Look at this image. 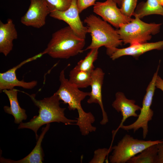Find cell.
Instances as JSON below:
<instances>
[{"label": "cell", "instance_id": "4fadbf2b", "mask_svg": "<svg viewBox=\"0 0 163 163\" xmlns=\"http://www.w3.org/2000/svg\"><path fill=\"white\" fill-rule=\"evenodd\" d=\"M134 100L126 98L123 93L118 92L115 94V99L112 104L113 107L118 112H120L122 116L121 122L115 130L112 131L113 140L116 134L124 122L129 117H138L136 111L140 110L141 107L135 104Z\"/></svg>", "mask_w": 163, "mask_h": 163}, {"label": "cell", "instance_id": "5b68a950", "mask_svg": "<svg viewBox=\"0 0 163 163\" xmlns=\"http://www.w3.org/2000/svg\"><path fill=\"white\" fill-rule=\"evenodd\" d=\"M161 141L139 139L126 134L116 145L112 147L113 152L109 157V161L111 163H127L146 148Z\"/></svg>", "mask_w": 163, "mask_h": 163}, {"label": "cell", "instance_id": "ffe728a7", "mask_svg": "<svg viewBox=\"0 0 163 163\" xmlns=\"http://www.w3.org/2000/svg\"><path fill=\"white\" fill-rule=\"evenodd\" d=\"M158 151V143L152 145L131 158L127 163H156Z\"/></svg>", "mask_w": 163, "mask_h": 163}, {"label": "cell", "instance_id": "277c9868", "mask_svg": "<svg viewBox=\"0 0 163 163\" xmlns=\"http://www.w3.org/2000/svg\"><path fill=\"white\" fill-rule=\"evenodd\" d=\"M128 23L121 24L116 30L124 44L130 45L147 42L160 32L161 24L147 23L137 16Z\"/></svg>", "mask_w": 163, "mask_h": 163}, {"label": "cell", "instance_id": "8992f818", "mask_svg": "<svg viewBox=\"0 0 163 163\" xmlns=\"http://www.w3.org/2000/svg\"><path fill=\"white\" fill-rule=\"evenodd\" d=\"M159 67L160 65H159L156 71L154 74L152 80L146 89V93L142 102V107L137 119L130 125L126 126L123 125L120 128L127 131L133 130L134 133L139 129L142 128L144 139L148 135V123L152 120L154 114L153 111L151 108V106L155 89V81Z\"/></svg>", "mask_w": 163, "mask_h": 163}, {"label": "cell", "instance_id": "cb8c5ba5", "mask_svg": "<svg viewBox=\"0 0 163 163\" xmlns=\"http://www.w3.org/2000/svg\"><path fill=\"white\" fill-rule=\"evenodd\" d=\"M50 5L53 11H64L70 6L72 0H45Z\"/></svg>", "mask_w": 163, "mask_h": 163}, {"label": "cell", "instance_id": "7c38bea8", "mask_svg": "<svg viewBox=\"0 0 163 163\" xmlns=\"http://www.w3.org/2000/svg\"><path fill=\"white\" fill-rule=\"evenodd\" d=\"M104 75V73L100 68H96L92 71L90 85L91 91L89 98L87 101L89 104L96 103L99 105L102 114V119L100 122L102 125H105L108 122V116L104 110L102 100V88Z\"/></svg>", "mask_w": 163, "mask_h": 163}, {"label": "cell", "instance_id": "6da1fadb", "mask_svg": "<svg viewBox=\"0 0 163 163\" xmlns=\"http://www.w3.org/2000/svg\"><path fill=\"white\" fill-rule=\"evenodd\" d=\"M27 95L39 108V114L34 117L27 122L20 123L18 129H31L35 133L37 140L39 137L37 134V131L40 127L44 124L56 122L62 123L66 125H75L76 120L69 119L65 116L64 111L66 108L60 107V100L55 92L50 97L40 100H37L34 94Z\"/></svg>", "mask_w": 163, "mask_h": 163}, {"label": "cell", "instance_id": "83f0119b", "mask_svg": "<svg viewBox=\"0 0 163 163\" xmlns=\"http://www.w3.org/2000/svg\"><path fill=\"white\" fill-rule=\"evenodd\" d=\"M119 7H120L122 0H114Z\"/></svg>", "mask_w": 163, "mask_h": 163}, {"label": "cell", "instance_id": "ac0fdd59", "mask_svg": "<svg viewBox=\"0 0 163 163\" xmlns=\"http://www.w3.org/2000/svg\"><path fill=\"white\" fill-rule=\"evenodd\" d=\"M154 14L163 16V0H147L140 2L137 5L133 16L141 19Z\"/></svg>", "mask_w": 163, "mask_h": 163}, {"label": "cell", "instance_id": "f1b7e54d", "mask_svg": "<svg viewBox=\"0 0 163 163\" xmlns=\"http://www.w3.org/2000/svg\"><path fill=\"white\" fill-rule=\"evenodd\" d=\"M162 140H163V139H162Z\"/></svg>", "mask_w": 163, "mask_h": 163}, {"label": "cell", "instance_id": "2e32d148", "mask_svg": "<svg viewBox=\"0 0 163 163\" xmlns=\"http://www.w3.org/2000/svg\"><path fill=\"white\" fill-rule=\"evenodd\" d=\"M50 123L43 127L42 132L37 139L36 144L32 151L27 156L22 159L14 161L0 157V163H42L44 160V154L41 147V143L44 137L50 128Z\"/></svg>", "mask_w": 163, "mask_h": 163}, {"label": "cell", "instance_id": "7402d4cb", "mask_svg": "<svg viewBox=\"0 0 163 163\" xmlns=\"http://www.w3.org/2000/svg\"><path fill=\"white\" fill-rule=\"evenodd\" d=\"M137 0H122L120 10L125 16L131 18L137 6Z\"/></svg>", "mask_w": 163, "mask_h": 163}, {"label": "cell", "instance_id": "ba28073f", "mask_svg": "<svg viewBox=\"0 0 163 163\" xmlns=\"http://www.w3.org/2000/svg\"><path fill=\"white\" fill-rule=\"evenodd\" d=\"M53 11L45 0H30L28 9L21 18V22L27 26L40 28L45 24L46 17Z\"/></svg>", "mask_w": 163, "mask_h": 163}, {"label": "cell", "instance_id": "8fae6325", "mask_svg": "<svg viewBox=\"0 0 163 163\" xmlns=\"http://www.w3.org/2000/svg\"><path fill=\"white\" fill-rule=\"evenodd\" d=\"M43 54L42 53L29 58L21 62L7 71L0 73V91L2 92L5 89L10 90L15 87H22L24 89H30L37 85V82L34 80L26 82L23 80H19L17 78L16 71L24 65L41 57Z\"/></svg>", "mask_w": 163, "mask_h": 163}, {"label": "cell", "instance_id": "d6986e66", "mask_svg": "<svg viewBox=\"0 0 163 163\" xmlns=\"http://www.w3.org/2000/svg\"><path fill=\"white\" fill-rule=\"evenodd\" d=\"M91 73L74 67L69 72L68 80L79 88H86L90 85Z\"/></svg>", "mask_w": 163, "mask_h": 163}, {"label": "cell", "instance_id": "3957f363", "mask_svg": "<svg viewBox=\"0 0 163 163\" xmlns=\"http://www.w3.org/2000/svg\"><path fill=\"white\" fill-rule=\"evenodd\" d=\"M84 22L91 38L90 44L85 50L104 46L107 54L110 56L116 48L122 45L123 42L116 30L99 17L90 14L84 19Z\"/></svg>", "mask_w": 163, "mask_h": 163}, {"label": "cell", "instance_id": "603a6c76", "mask_svg": "<svg viewBox=\"0 0 163 163\" xmlns=\"http://www.w3.org/2000/svg\"><path fill=\"white\" fill-rule=\"evenodd\" d=\"M112 150V146L108 148L98 149L95 150L92 159L89 161L90 163H103L105 161L106 157Z\"/></svg>", "mask_w": 163, "mask_h": 163}, {"label": "cell", "instance_id": "5bb4252c", "mask_svg": "<svg viewBox=\"0 0 163 163\" xmlns=\"http://www.w3.org/2000/svg\"><path fill=\"white\" fill-rule=\"evenodd\" d=\"M163 49V40L155 42L143 43L130 45L125 48H117L110 56L115 60L124 56H131L137 58L142 54L152 50Z\"/></svg>", "mask_w": 163, "mask_h": 163}, {"label": "cell", "instance_id": "e0dca14e", "mask_svg": "<svg viewBox=\"0 0 163 163\" xmlns=\"http://www.w3.org/2000/svg\"><path fill=\"white\" fill-rule=\"evenodd\" d=\"M2 91L8 97L10 106H5L3 108L6 113L12 115L14 119V122L20 124L27 118L26 110L20 106L17 97L18 90L14 88L10 90L5 89Z\"/></svg>", "mask_w": 163, "mask_h": 163}, {"label": "cell", "instance_id": "30bf717a", "mask_svg": "<svg viewBox=\"0 0 163 163\" xmlns=\"http://www.w3.org/2000/svg\"><path fill=\"white\" fill-rule=\"evenodd\" d=\"M79 14L77 0H72L70 6L66 10L64 11H53L49 15L54 18L65 22L77 35L85 39L88 33L87 29L81 20Z\"/></svg>", "mask_w": 163, "mask_h": 163}, {"label": "cell", "instance_id": "44dd1931", "mask_svg": "<svg viewBox=\"0 0 163 163\" xmlns=\"http://www.w3.org/2000/svg\"><path fill=\"white\" fill-rule=\"evenodd\" d=\"M99 49H90L85 58L80 60L75 67L81 70L92 72L94 69L93 63L97 58Z\"/></svg>", "mask_w": 163, "mask_h": 163}, {"label": "cell", "instance_id": "7a4b0ae2", "mask_svg": "<svg viewBox=\"0 0 163 163\" xmlns=\"http://www.w3.org/2000/svg\"><path fill=\"white\" fill-rule=\"evenodd\" d=\"M85 39L77 35L69 26L53 33L43 52L55 59H68L82 52Z\"/></svg>", "mask_w": 163, "mask_h": 163}, {"label": "cell", "instance_id": "484cf974", "mask_svg": "<svg viewBox=\"0 0 163 163\" xmlns=\"http://www.w3.org/2000/svg\"><path fill=\"white\" fill-rule=\"evenodd\" d=\"M158 153L156 163H163V141H161L158 143Z\"/></svg>", "mask_w": 163, "mask_h": 163}, {"label": "cell", "instance_id": "52a82bcc", "mask_svg": "<svg viewBox=\"0 0 163 163\" xmlns=\"http://www.w3.org/2000/svg\"><path fill=\"white\" fill-rule=\"evenodd\" d=\"M60 85L55 92L60 100L65 104H68L70 110H77L78 116L84 115L85 112L83 109L81 102L87 96L90 95V92L82 91L70 82L66 78L64 70H62L59 76Z\"/></svg>", "mask_w": 163, "mask_h": 163}, {"label": "cell", "instance_id": "9c48e42d", "mask_svg": "<svg viewBox=\"0 0 163 163\" xmlns=\"http://www.w3.org/2000/svg\"><path fill=\"white\" fill-rule=\"evenodd\" d=\"M93 11L117 29L119 28L121 24L128 23L133 19L124 15L114 0L96 2L94 5Z\"/></svg>", "mask_w": 163, "mask_h": 163}, {"label": "cell", "instance_id": "4316f807", "mask_svg": "<svg viewBox=\"0 0 163 163\" xmlns=\"http://www.w3.org/2000/svg\"><path fill=\"white\" fill-rule=\"evenodd\" d=\"M155 86L163 91V80L158 75L156 80Z\"/></svg>", "mask_w": 163, "mask_h": 163}, {"label": "cell", "instance_id": "9a60e30c", "mask_svg": "<svg viewBox=\"0 0 163 163\" xmlns=\"http://www.w3.org/2000/svg\"><path fill=\"white\" fill-rule=\"evenodd\" d=\"M18 33L13 20L6 23L0 21V53L6 56L12 50L13 41L18 38Z\"/></svg>", "mask_w": 163, "mask_h": 163}, {"label": "cell", "instance_id": "d4e9b609", "mask_svg": "<svg viewBox=\"0 0 163 163\" xmlns=\"http://www.w3.org/2000/svg\"><path fill=\"white\" fill-rule=\"evenodd\" d=\"M96 0H77V6L80 13L88 8L94 5Z\"/></svg>", "mask_w": 163, "mask_h": 163}]
</instances>
